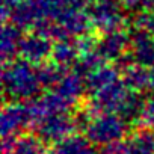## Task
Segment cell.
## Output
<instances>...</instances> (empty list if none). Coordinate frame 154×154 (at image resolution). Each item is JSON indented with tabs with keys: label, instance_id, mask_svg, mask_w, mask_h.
Instances as JSON below:
<instances>
[{
	"label": "cell",
	"instance_id": "6da1fadb",
	"mask_svg": "<svg viewBox=\"0 0 154 154\" xmlns=\"http://www.w3.org/2000/svg\"><path fill=\"white\" fill-rule=\"evenodd\" d=\"M3 88L11 98L24 100L36 95L41 83L36 77L35 66L27 60H12L5 63Z\"/></svg>",
	"mask_w": 154,
	"mask_h": 154
},
{
	"label": "cell",
	"instance_id": "7a4b0ae2",
	"mask_svg": "<svg viewBox=\"0 0 154 154\" xmlns=\"http://www.w3.org/2000/svg\"><path fill=\"white\" fill-rule=\"evenodd\" d=\"M127 128V122L119 116L113 113H100L95 115L88 125L86 137L89 142L97 145H109L113 142H118Z\"/></svg>",
	"mask_w": 154,
	"mask_h": 154
},
{
	"label": "cell",
	"instance_id": "3957f363",
	"mask_svg": "<svg viewBox=\"0 0 154 154\" xmlns=\"http://www.w3.org/2000/svg\"><path fill=\"white\" fill-rule=\"evenodd\" d=\"M36 122V136L44 143L62 142L75 128L74 119H69L65 113H53L39 118Z\"/></svg>",
	"mask_w": 154,
	"mask_h": 154
},
{
	"label": "cell",
	"instance_id": "277c9868",
	"mask_svg": "<svg viewBox=\"0 0 154 154\" xmlns=\"http://www.w3.org/2000/svg\"><path fill=\"white\" fill-rule=\"evenodd\" d=\"M128 88L124 85L122 80H115L106 88L100 89L95 92L94 101H92V110L100 115V113H112L118 112L119 106L125 100L128 94Z\"/></svg>",
	"mask_w": 154,
	"mask_h": 154
},
{
	"label": "cell",
	"instance_id": "5b68a950",
	"mask_svg": "<svg viewBox=\"0 0 154 154\" xmlns=\"http://www.w3.org/2000/svg\"><path fill=\"white\" fill-rule=\"evenodd\" d=\"M32 121H35V116H33L30 104L14 103V104L5 107L3 115H2V134H3V137L17 136Z\"/></svg>",
	"mask_w": 154,
	"mask_h": 154
},
{
	"label": "cell",
	"instance_id": "8992f818",
	"mask_svg": "<svg viewBox=\"0 0 154 154\" xmlns=\"http://www.w3.org/2000/svg\"><path fill=\"white\" fill-rule=\"evenodd\" d=\"M51 42L47 36L35 33L24 36L20 42V54L30 63H41L51 54Z\"/></svg>",
	"mask_w": 154,
	"mask_h": 154
},
{
	"label": "cell",
	"instance_id": "52a82bcc",
	"mask_svg": "<svg viewBox=\"0 0 154 154\" xmlns=\"http://www.w3.org/2000/svg\"><path fill=\"white\" fill-rule=\"evenodd\" d=\"M130 41L133 44L131 53L136 63L142 66H154V35L136 29L134 35H130Z\"/></svg>",
	"mask_w": 154,
	"mask_h": 154
},
{
	"label": "cell",
	"instance_id": "ba28073f",
	"mask_svg": "<svg viewBox=\"0 0 154 154\" xmlns=\"http://www.w3.org/2000/svg\"><path fill=\"white\" fill-rule=\"evenodd\" d=\"M128 41H130L128 35L121 33L119 30H113V32L106 33L101 39L97 41L95 50L104 57V60L118 59L125 51V47H127Z\"/></svg>",
	"mask_w": 154,
	"mask_h": 154
},
{
	"label": "cell",
	"instance_id": "9c48e42d",
	"mask_svg": "<svg viewBox=\"0 0 154 154\" xmlns=\"http://www.w3.org/2000/svg\"><path fill=\"white\" fill-rule=\"evenodd\" d=\"M23 39L21 30L18 26H5L2 32V42H0V51H2L3 63H9L14 60L15 54L20 53V42Z\"/></svg>",
	"mask_w": 154,
	"mask_h": 154
},
{
	"label": "cell",
	"instance_id": "30bf717a",
	"mask_svg": "<svg viewBox=\"0 0 154 154\" xmlns=\"http://www.w3.org/2000/svg\"><path fill=\"white\" fill-rule=\"evenodd\" d=\"M85 89L86 88L82 83L80 75H77L75 72L74 74H65L62 79H60V82L53 86V91L56 94H59L69 104H72L77 98H79L83 94Z\"/></svg>",
	"mask_w": 154,
	"mask_h": 154
},
{
	"label": "cell",
	"instance_id": "8fae6325",
	"mask_svg": "<svg viewBox=\"0 0 154 154\" xmlns=\"http://www.w3.org/2000/svg\"><path fill=\"white\" fill-rule=\"evenodd\" d=\"M122 82L130 91H136V92L151 88L149 71L146 69V66H142V65H137V63L124 69Z\"/></svg>",
	"mask_w": 154,
	"mask_h": 154
},
{
	"label": "cell",
	"instance_id": "7c38bea8",
	"mask_svg": "<svg viewBox=\"0 0 154 154\" xmlns=\"http://www.w3.org/2000/svg\"><path fill=\"white\" fill-rule=\"evenodd\" d=\"M118 80V69L112 68V66H100L95 71H92L89 75H86L85 80V88L89 92H98L100 89L106 88L107 85H110L112 82Z\"/></svg>",
	"mask_w": 154,
	"mask_h": 154
},
{
	"label": "cell",
	"instance_id": "4fadbf2b",
	"mask_svg": "<svg viewBox=\"0 0 154 154\" xmlns=\"http://www.w3.org/2000/svg\"><path fill=\"white\" fill-rule=\"evenodd\" d=\"M143 113H145V100L140 98L137 94H131V92L127 94L125 100L118 109V115L127 124L143 119Z\"/></svg>",
	"mask_w": 154,
	"mask_h": 154
},
{
	"label": "cell",
	"instance_id": "5bb4252c",
	"mask_svg": "<svg viewBox=\"0 0 154 154\" xmlns=\"http://www.w3.org/2000/svg\"><path fill=\"white\" fill-rule=\"evenodd\" d=\"M80 56V50L77 45V41H71V39H63V41H57V44L54 45L53 51H51V57L56 63L68 68L71 65H74Z\"/></svg>",
	"mask_w": 154,
	"mask_h": 154
},
{
	"label": "cell",
	"instance_id": "9a60e30c",
	"mask_svg": "<svg viewBox=\"0 0 154 154\" xmlns=\"http://www.w3.org/2000/svg\"><path fill=\"white\" fill-rule=\"evenodd\" d=\"M63 71H66V68L56 62H41L35 66V72L41 86H54L56 83H59L60 79L66 74Z\"/></svg>",
	"mask_w": 154,
	"mask_h": 154
},
{
	"label": "cell",
	"instance_id": "2e32d148",
	"mask_svg": "<svg viewBox=\"0 0 154 154\" xmlns=\"http://www.w3.org/2000/svg\"><path fill=\"white\" fill-rule=\"evenodd\" d=\"M125 146L128 154H154V133L139 130L128 137Z\"/></svg>",
	"mask_w": 154,
	"mask_h": 154
},
{
	"label": "cell",
	"instance_id": "e0dca14e",
	"mask_svg": "<svg viewBox=\"0 0 154 154\" xmlns=\"http://www.w3.org/2000/svg\"><path fill=\"white\" fill-rule=\"evenodd\" d=\"M94 20L97 26L104 32H113L118 30V26L121 23V17L118 14V8L112 5H101L94 12Z\"/></svg>",
	"mask_w": 154,
	"mask_h": 154
},
{
	"label": "cell",
	"instance_id": "ac0fdd59",
	"mask_svg": "<svg viewBox=\"0 0 154 154\" xmlns=\"http://www.w3.org/2000/svg\"><path fill=\"white\" fill-rule=\"evenodd\" d=\"M11 154H44V142L38 136H20L14 142Z\"/></svg>",
	"mask_w": 154,
	"mask_h": 154
},
{
	"label": "cell",
	"instance_id": "d6986e66",
	"mask_svg": "<svg viewBox=\"0 0 154 154\" xmlns=\"http://www.w3.org/2000/svg\"><path fill=\"white\" fill-rule=\"evenodd\" d=\"M101 154H128V151H127V146L124 143L113 142V143L106 145L104 149L101 151Z\"/></svg>",
	"mask_w": 154,
	"mask_h": 154
},
{
	"label": "cell",
	"instance_id": "ffe728a7",
	"mask_svg": "<svg viewBox=\"0 0 154 154\" xmlns=\"http://www.w3.org/2000/svg\"><path fill=\"white\" fill-rule=\"evenodd\" d=\"M149 80H151V88L154 89V66H151L149 69Z\"/></svg>",
	"mask_w": 154,
	"mask_h": 154
}]
</instances>
